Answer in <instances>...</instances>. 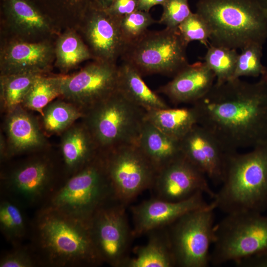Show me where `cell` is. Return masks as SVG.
Wrapping results in <instances>:
<instances>
[{
	"label": "cell",
	"instance_id": "f546056e",
	"mask_svg": "<svg viewBox=\"0 0 267 267\" xmlns=\"http://www.w3.org/2000/svg\"><path fill=\"white\" fill-rule=\"evenodd\" d=\"M43 128L48 134L63 133L85 114L73 104L64 100L53 101L43 111Z\"/></svg>",
	"mask_w": 267,
	"mask_h": 267
},
{
	"label": "cell",
	"instance_id": "836d02e7",
	"mask_svg": "<svg viewBox=\"0 0 267 267\" xmlns=\"http://www.w3.org/2000/svg\"><path fill=\"white\" fill-rule=\"evenodd\" d=\"M156 22L149 12L140 10L119 19L120 32L124 48L141 38L148 31V28Z\"/></svg>",
	"mask_w": 267,
	"mask_h": 267
},
{
	"label": "cell",
	"instance_id": "e0dca14e",
	"mask_svg": "<svg viewBox=\"0 0 267 267\" xmlns=\"http://www.w3.org/2000/svg\"><path fill=\"white\" fill-rule=\"evenodd\" d=\"M92 6L83 26L87 45L94 60L116 63L124 48L119 19L105 9Z\"/></svg>",
	"mask_w": 267,
	"mask_h": 267
},
{
	"label": "cell",
	"instance_id": "30bf717a",
	"mask_svg": "<svg viewBox=\"0 0 267 267\" xmlns=\"http://www.w3.org/2000/svg\"><path fill=\"white\" fill-rule=\"evenodd\" d=\"M115 200L127 205L152 188L157 171L136 144L101 153Z\"/></svg>",
	"mask_w": 267,
	"mask_h": 267
},
{
	"label": "cell",
	"instance_id": "4dcf8cb0",
	"mask_svg": "<svg viewBox=\"0 0 267 267\" xmlns=\"http://www.w3.org/2000/svg\"><path fill=\"white\" fill-rule=\"evenodd\" d=\"M40 75L34 73L0 75V99L2 110L7 113L21 105L33 83Z\"/></svg>",
	"mask_w": 267,
	"mask_h": 267
},
{
	"label": "cell",
	"instance_id": "484cf974",
	"mask_svg": "<svg viewBox=\"0 0 267 267\" xmlns=\"http://www.w3.org/2000/svg\"><path fill=\"white\" fill-rule=\"evenodd\" d=\"M24 207L16 201L2 196L0 202V230L12 246L23 244L30 234V224H28Z\"/></svg>",
	"mask_w": 267,
	"mask_h": 267
},
{
	"label": "cell",
	"instance_id": "603a6c76",
	"mask_svg": "<svg viewBox=\"0 0 267 267\" xmlns=\"http://www.w3.org/2000/svg\"><path fill=\"white\" fill-rule=\"evenodd\" d=\"M134 67L124 63L118 66L117 90L127 99L145 111L169 107L151 90Z\"/></svg>",
	"mask_w": 267,
	"mask_h": 267
},
{
	"label": "cell",
	"instance_id": "d6a6232c",
	"mask_svg": "<svg viewBox=\"0 0 267 267\" xmlns=\"http://www.w3.org/2000/svg\"><path fill=\"white\" fill-rule=\"evenodd\" d=\"M263 46L262 44L253 43L241 49L232 79L262 76L265 68L262 63Z\"/></svg>",
	"mask_w": 267,
	"mask_h": 267
},
{
	"label": "cell",
	"instance_id": "2e32d148",
	"mask_svg": "<svg viewBox=\"0 0 267 267\" xmlns=\"http://www.w3.org/2000/svg\"><path fill=\"white\" fill-rule=\"evenodd\" d=\"M179 141L182 156L213 184L221 185L227 152L215 136L196 124Z\"/></svg>",
	"mask_w": 267,
	"mask_h": 267
},
{
	"label": "cell",
	"instance_id": "6da1fadb",
	"mask_svg": "<svg viewBox=\"0 0 267 267\" xmlns=\"http://www.w3.org/2000/svg\"><path fill=\"white\" fill-rule=\"evenodd\" d=\"M192 107L197 124L227 152L267 142V81L250 83L237 78L215 82Z\"/></svg>",
	"mask_w": 267,
	"mask_h": 267
},
{
	"label": "cell",
	"instance_id": "9c48e42d",
	"mask_svg": "<svg viewBox=\"0 0 267 267\" xmlns=\"http://www.w3.org/2000/svg\"><path fill=\"white\" fill-rule=\"evenodd\" d=\"M214 207L190 211L171 224L168 234L176 266L206 267L215 239Z\"/></svg>",
	"mask_w": 267,
	"mask_h": 267
},
{
	"label": "cell",
	"instance_id": "f35d334b",
	"mask_svg": "<svg viewBox=\"0 0 267 267\" xmlns=\"http://www.w3.org/2000/svg\"><path fill=\"white\" fill-rule=\"evenodd\" d=\"M235 264L240 267H267V250L243 259Z\"/></svg>",
	"mask_w": 267,
	"mask_h": 267
},
{
	"label": "cell",
	"instance_id": "cb8c5ba5",
	"mask_svg": "<svg viewBox=\"0 0 267 267\" xmlns=\"http://www.w3.org/2000/svg\"><path fill=\"white\" fill-rule=\"evenodd\" d=\"M145 120L167 135L180 140L195 125L198 119L192 106L159 109L146 111Z\"/></svg>",
	"mask_w": 267,
	"mask_h": 267
},
{
	"label": "cell",
	"instance_id": "ab89813d",
	"mask_svg": "<svg viewBox=\"0 0 267 267\" xmlns=\"http://www.w3.org/2000/svg\"><path fill=\"white\" fill-rule=\"evenodd\" d=\"M166 0H138V10L149 12L156 5H163Z\"/></svg>",
	"mask_w": 267,
	"mask_h": 267
},
{
	"label": "cell",
	"instance_id": "1f68e13d",
	"mask_svg": "<svg viewBox=\"0 0 267 267\" xmlns=\"http://www.w3.org/2000/svg\"><path fill=\"white\" fill-rule=\"evenodd\" d=\"M238 54L235 49L210 44L203 59L215 75L216 83H222L232 79Z\"/></svg>",
	"mask_w": 267,
	"mask_h": 267
},
{
	"label": "cell",
	"instance_id": "8fae6325",
	"mask_svg": "<svg viewBox=\"0 0 267 267\" xmlns=\"http://www.w3.org/2000/svg\"><path fill=\"white\" fill-rule=\"evenodd\" d=\"M126 205L113 199L100 208L89 221L91 238L102 263L123 267L129 259L133 237L126 213Z\"/></svg>",
	"mask_w": 267,
	"mask_h": 267
},
{
	"label": "cell",
	"instance_id": "52a82bcc",
	"mask_svg": "<svg viewBox=\"0 0 267 267\" xmlns=\"http://www.w3.org/2000/svg\"><path fill=\"white\" fill-rule=\"evenodd\" d=\"M210 264L235 263L267 250V216L256 212L229 214L215 226Z\"/></svg>",
	"mask_w": 267,
	"mask_h": 267
},
{
	"label": "cell",
	"instance_id": "d4e9b609",
	"mask_svg": "<svg viewBox=\"0 0 267 267\" xmlns=\"http://www.w3.org/2000/svg\"><path fill=\"white\" fill-rule=\"evenodd\" d=\"M123 267H173L176 266L168 231L151 235L147 242L135 249Z\"/></svg>",
	"mask_w": 267,
	"mask_h": 267
},
{
	"label": "cell",
	"instance_id": "7c38bea8",
	"mask_svg": "<svg viewBox=\"0 0 267 267\" xmlns=\"http://www.w3.org/2000/svg\"><path fill=\"white\" fill-rule=\"evenodd\" d=\"M55 178L54 166L48 159L28 160L2 176V196L24 208L41 207L61 184H57Z\"/></svg>",
	"mask_w": 267,
	"mask_h": 267
},
{
	"label": "cell",
	"instance_id": "ac0fdd59",
	"mask_svg": "<svg viewBox=\"0 0 267 267\" xmlns=\"http://www.w3.org/2000/svg\"><path fill=\"white\" fill-rule=\"evenodd\" d=\"M54 57V50L47 43L15 41L1 50L0 75L44 74L49 70Z\"/></svg>",
	"mask_w": 267,
	"mask_h": 267
},
{
	"label": "cell",
	"instance_id": "3957f363",
	"mask_svg": "<svg viewBox=\"0 0 267 267\" xmlns=\"http://www.w3.org/2000/svg\"><path fill=\"white\" fill-rule=\"evenodd\" d=\"M211 202L225 214L267 210V142L227 152L222 181Z\"/></svg>",
	"mask_w": 267,
	"mask_h": 267
},
{
	"label": "cell",
	"instance_id": "d590c367",
	"mask_svg": "<svg viewBox=\"0 0 267 267\" xmlns=\"http://www.w3.org/2000/svg\"><path fill=\"white\" fill-rule=\"evenodd\" d=\"M42 266L40 259L31 245L13 246L3 254L0 267H36Z\"/></svg>",
	"mask_w": 267,
	"mask_h": 267
},
{
	"label": "cell",
	"instance_id": "277c9868",
	"mask_svg": "<svg viewBox=\"0 0 267 267\" xmlns=\"http://www.w3.org/2000/svg\"><path fill=\"white\" fill-rule=\"evenodd\" d=\"M196 12L210 26L209 44L237 50L267 40V13L257 0H198Z\"/></svg>",
	"mask_w": 267,
	"mask_h": 267
},
{
	"label": "cell",
	"instance_id": "83f0119b",
	"mask_svg": "<svg viewBox=\"0 0 267 267\" xmlns=\"http://www.w3.org/2000/svg\"><path fill=\"white\" fill-rule=\"evenodd\" d=\"M64 75H39L26 94L21 106L28 110L42 113L43 109L51 102L61 97Z\"/></svg>",
	"mask_w": 267,
	"mask_h": 267
},
{
	"label": "cell",
	"instance_id": "f1b7e54d",
	"mask_svg": "<svg viewBox=\"0 0 267 267\" xmlns=\"http://www.w3.org/2000/svg\"><path fill=\"white\" fill-rule=\"evenodd\" d=\"M54 52L56 66L65 72L92 58L88 45L78 35L70 30L59 37Z\"/></svg>",
	"mask_w": 267,
	"mask_h": 267
},
{
	"label": "cell",
	"instance_id": "7402d4cb",
	"mask_svg": "<svg viewBox=\"0 0 267 267\" xmlns=\"http://www.w3.org/2000/svg\"><path fill=\"white\" fill-rule=\"evenodd\" d=\"M179 140L144 119L136 144L158 172L182 155Z\"/></svg>",
	"mask_w": 267,
	"mask_h": 267
},
{
	"label": "cell",
	"instance_id": "8992f818",
	"mask_svg": "<svg viewBox=\"0 0 267 267\" xmlns=\"http://www.w3.org/2000/svg\"><path fill=\"white\" fill-rule=\"evenodd\" d=\"M146 111L117 90L85 114L84 122L100 153L136 144Z\"/></svg>",
	"mask_w": 267,
	"mask_h": 267
},
{
	"label": "cell",
	"instance_id": "ee69618b",
	"mask_svg": "<svg viewBox=\"0 0 267 267\" xmlns=\"http://www.w3.org/2000/svg\"><path fill=\"white\" fill-rule=\"evenodd\" d=\"M261 79L267 81V66H265V70L261 76Z\"/></svg>",
	"mask_w": 267,
	"mask_h": 267
},
{
	"label": "cell",
	"instance_id": "74e56055",
	"mask_svg": "<svg viewBox=\"0 0 267 267\" xmlns=\"http://www.w3.org/2000/svg\"><path fill=\"white\" fill-rule=\"evenodd\" d=\"M138 0H114L105 9L112 16L121 18L138 10Z\"/></svg>",
	"mask_w": 267,
	"mask_h": 267
},
{
	"label": "cell",
	"instance_id": "d6986e66",
	"mask_svg": "<svg viewBox=\"0 0 267 267\" xmlns=\"http://www.w3.org/2000/svg\"><path fill=\"white\" fill-rule=\"evenodd\" d=\"M215 79V75L204 62H196L187 64L158 91L175 104H193L209 91Z\"/></svg>",
	"mask_w": 267,
	"mask_h": 267
},
{
	"label": "cell",
	"instance_id": "ba28073f",
	"mask_svg": "<svg viewBox=\"0 0 267 267\" xmlns=\"http://www.w3.org/2000/svg\"><path fill=\"white\" fill-rule=\"evenodd\" d=\"M187 45L178 29L148 30L138 40L126 46L120 57L141 76L160 74L173 77L189 64Z\"/></svg>",
	"mask_w": 267,
	"mask_h": 267
},
{
	"label": "cell",
	"instance_id": "4316f807",
	"mask_svg": "<svg viewBox=\"0 0 267 267\" xmlns=\"http://www.w3.org/2000/svg\"><path fill=\"white\" fill-rule=\"evenodd\" d=\"M9 16L13 27L25 36L44 34L51 30L47 19L24 0H9Z\"/></svg>",
	"mask_w": 267,
	"mask_h": 267
},
{
	"label": "cell",
	"instance_id": "7bdbcfd3",
	"mask_svg": "<svg viewBox=\"0 0 267 267\" xmlns=\"http://www.w3.org/2000/svg\"><path fill=\"white\" fill-rule=\"evenodd\" d=\"M267 13V0H257Z\"/></svg>",
	"mask_w": 267,
	"mask_h": 267
},
{
	"label": "cell",
	"instance_id": "8d00e7d4",
	"mask_svg": "<svg viewBox=\"0 0 267 267\" xmlns=\"http://www.w3.org/2000/svg\"><path fill=\"white\" fill-rule=\"evenodd\" d=\"M159 23L169 29H177L192 12L188 0H166Z\"/></svg>",
	"mask_w": 267,
	"mask_h": 267
},
{
	"label": "cell",
	"instance_id": "5b68a950",
	"mask_svg": "<svg viewBox=\"0 0 267 267\" xmlns=\"http://www.w3.org/2000/svg\"><path fill=\"white\" fill-rule=\"evenodd\" d=\"M113 199L103 158L99 153L61 183L42 206L89 221L99 208Z\"/></svg>",
	"mask_w": 267,
	"mask_h": 267
},
{
	"label": "cell",
	"instance_id": "44dd1931",
	"mask_svg": "<svg viewBox=\"0 0 267 267\" xmlns=\"http://www.w3.org/2000/svg\"><path fill=\"white\" fill-rule=\"evenodd\" d=\"M60 150L65 171L69 177L91 162L100 153L84 123L73 125L63 133Z\"/></svg>",
	"mask_w": 267,
	"mask_h": 267
},
{
	"label": "cell",
	"instance_id": "5bb4252c",
	"mask_svg": "<svg viewBox=\"0 0 267 267\" xmlns=\"http://www.w3.org/2000/svg\"><path fill=\"white\" fill-rule=\"evenodd\" d=\"M153 187L156 198L174 202L186 199L198 192L213 199L216 193L205 174L182 155L157 172Z\"/></svg>",
	"mask_w": 267,
	"mask_h": 267
},
{
	"label": "cell",
	"instance_id": "60d3db41",
	"mask_svg": "<svg viewBox=\"0 0 267 267\" xmlns=\"http://www.w3.org/2000/svg\"><path fill=\"white\" fill-rule=\"evenodd\" d=\"M0 158L3 162L8 159V148L6 138L2 134L0 136Z\"/></svg>",
	"mask_w": 267,
	"mask_h": 267
},
{
	"label": "cell",
	"instance_id": "b9f144b4",
	"mask_svg": "<svg viewBox=\"0 0 267 267\" xmlns=\"http://www.w3.org/2000/svg\"><path fill=\"white\" fill-rule=\"evenodd\" d=\"M113 0H94L95 3L94 6L103 9H106L110 5Z\"/></svg>",
	"mask_w": 267,
	"mask_h": 267
},
{
	"label": "cell",
	"instance_id": "9a60e30c",
	"mask_svg": "<svg viewBox=\"0 0 267 267\" xmlns=\"http://www.w3.org/2000/svg\"><path fill=\"white\" fill-rule=\"evenodd\" d=\"M203 193L198 192L179 201H170L158 198L145 200L133 206V236H140L169 226L185 214L206 207Z\"/></svg>",
	"mask_w": 267,
	"mask_h": 267
},
{
	"label": "cell",
	"instance_id": "ffe728a7",
	"mask_svg": "<svg viewBox=\"0 0 267 267\" xmlns=\"http://www.w3.org/2000/svg\"><path fill=\"white\" fill-rule=\"evenodd\" d=\"M4 130L11 156L40 149L46 144L44 134L37 120L21 105L6 113Z\"/></svg>",
	"mask_w": 267,
	"mask_h": 267
},
{
	"label": "cell",
	"instance_id": "7a4b0ae2",
	"mask_svg": "<svg viewBox=\"0 0 267 267\" xmlns=\"http://www.w3.org/2000/svg\"><path fill=\"white\" fill-rule=\"evenodd\" d=\"M31 245L42 266L89 267L103 264L89 221L41 206L30 224Z\"/></svg>",
	"mask_w": 267,
	"mask_h": 267
},
{
	"label": "cell",
	"instance_id": "e575fe53",
	"mask_svg": "<svg viewBox=\"0 0 267 267\" xmlns=\"http://www.w3.org/2000/svg\"><path fill=\"white\" fill-rule=\"evenodd\" d=\"M179 33L187 45L197 41L205 45L209 44L211 31L207 21L198 13H192L178 27Z\"/></svg>",
	"mask_w": 267,
	"mask_h": 267
},
{
	"label": "cell",
	"instance_id": "4fadbf2b",
	"mask_svg": "<svg viewBox=\"0 0 267 267\" xmlns=\"http://www.w3.org/2000/svg\"><path fill=\"white\" fill-rule=\"evenodd\" d=\"M118 76L116 63L95 60L75 74L64 75L61 97L86 114L117 90Z\"/></svg>",
	"mask_w": 267,
	"mask_h": 267
}]
</instances>
